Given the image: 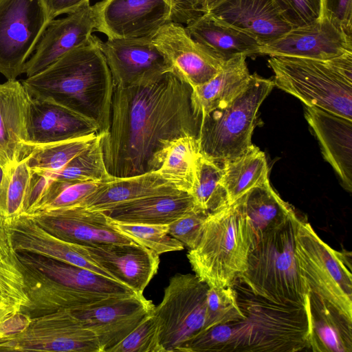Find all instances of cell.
Segmentation results:
<instances>
[{"label":"cell","instance_id":"1","mask_svg":"<svg viewBox=\"0 0 352 352\" xmlns=\"http://www.w3.org/2000/svg\"><path fill=\"white\" fill-rule=\"evenodd\" d=\"M192 87L174 68L146 82L114 86L110 123L101 144L107 172L126 177L157 170L172 140L197 138Z\"/></svg>","mask_w":352,"mask_h":352},{"label":"cell","instance_id":"2","mask_svg":"<svg viewBox=\"0 0 352 352\" xmlns=\"http://www.w3.org/2000/svg\"><path fill=\"white\" fill-rule=\"evenodd\" d=\"M91 40L21 82L32 98L58 103L93 120L100 134L107 132L113 81L100 46Z\"/></svg>","mask_w":352,"mask_h":352},{"label":"cell","instance_id":"3","mask_svg":"<svg viewBox=\"0 0 352 352\" xmlns=\"http://www.w3.org/2000/svg\"><path fill=\"white\" fill-rule=\"evenodd\" d=\"M299 219L294 212L263 234L252 246L246 270L236 280L254 295L273 303L307 308L310 290L295 254Z\"/></svg>","mask_w":352,"mask_h":352},{"label":"cell","instance_id":"4","mask_svg":"<svg viewBox=\"0 0 352 352\" xmlns=\"http://www.w3.org/2000/svg\"><path fill=\"white\" fill-rule=\"evenodd\" d=\"M254 242L241 197L208 214L200 241L187 258L195 274L208 287H228L246 270Z\"/></svg>","mask_w":352,"mask_h":352},{"label":"cell","instance_id":"5","mask_svg":"<svg viewBox=\"0 0 352 352\" xmlns=\"http://www.w3.org/2000/svg\"><path fill=\"white\" fill-rule=\"evenodd\" d=\"M274 87L305 106L352 120V53L330 60L270 56Z\"/></svg>","mask_w":352,"mask_h":352},{"label":"cell","instance_id":"6","mask_svg":"<svg viewBox=\"0 0 352 352\" xmlns=\"http://www.w3.org/2000/svg\"><path fill=\"white\" fill-rule=\"evenodd\" d=\"M274 87L273 80L251 74L236 96L203 116L197 138L200 154L222 164L246 152L253 145L259 108Z\"/></svg>","mask_w":352,"mask_h":352},{"label":"cell","instance_id":"7","mask_svg":"<svg viewBox=\"0 0 352 352\" xmlns=\"http://www.w3.org/2000/svg\"><path fill=\"white\" fill-rule=\"evenodd\" d=\"M237 294L245 319L234 322L232 351H296L309 350L307 307L273 303L244 289Z\"/></svg>","mask_w":352,"mask_h":352},{"label":"cell","instance_id":"8","mask_svg":"<svg viewBox=\"0 0 352 352\" xmlns=\"http://www.w3.org/2000/svg\"><path fill=\"white\" fill-rule=\"evenodd\" d=\"M350 252L336 250L324 242L311 224L299 219L295 254L310 292L352 321V274Z\"/></svg>","mask_w":352,"mask_h":352},{"label":"cell","instance_id":"9","mask_svg":"<svg viewBox=\"0 0 352 352\" xmlns=\"http://www.w3.org/2000/svg\"><path fill=\"white\" fill-rule=\"evenodd\" d=\"M208 287L195 274H177L170 279L153 311L163 352L180 351L204 329Z\"/></svg>","mask_w":352,"mask_h":352},{"label":"cell","instance_id":"10","mask_svg":"<svg viewBox=\"0 0 352 352\" xmlns=\"http://www.w3.org/2000/svg\"><path fill=\"white\" fill-rule=\"evenodd\" d=\"M49 22L42 0H0V73L8 80L24 74Z\"/></svg>","mask_w":352,"mask_h":352},{"label":"cell","instance_id":"11","mask_svg":"<svg viewBox=\"0 0 352 352\" xmlns=\"http://www.w3.org/2000/svg\"><path fill=\"white\" fill-rule=\"evenodd\" d=\"M0 351L101 352L95 334L70 310L32 318L24 331L0 340Z\"/></svg>","mask_w":352,"mask_h":352},{"label":"cell","instance_id":"12","mask_svg":"<svg viewBox=\"0 0 352 352\" xmlns=\"http://www.w3.org/2000/svg\"><path fill=\"white\" fill-rule=\"evenodd\" d=\"M92 7L96 31L107 38L153 37L172 21L167 0H101Z\"/></svg>","mask_w":352,"mask_h":352},{"label":"cell","instance_id":"13","mask_svg":"<svg viewBox=\"0 0 352 352\" xmlns=\"http://www.w3.org/2000/svg\"><path fill=\"white\" fill-rule=\"evenodd\" d=\"M100 46L114 86L146 82L173 69L152 37L107 38L105 41L100 40Z\"/></svg>","mask_w":352,"mask_h":352},{"label":"cell","instance_id":"14","mask_svg":"<svg viewBox=\"0 0 352 352\" xmlns=\"http://www.w3.org/2000/svg\"><path fill=\"white\" fill-rule=\"evenodd\" d=\"M26 215L49 233L74 244L93 246L134 242L116 230L104 212L80 206Z\"/></svg>","mask_w":352,"mask_h":352},{"label":"cell","instance_id":"15","mask_svg":"<svg viewBox=\"0 0 352 352\" xmlns=\"http://www.w3.org/2000/svg\"><path fill=\"white\" fill-rule=\"evenodd\" d=\"M352 53V37L325 16L263 45L260 55L330 60Z\"/></svg>","mask_w":352,"mask_h":352},{"label":"cell","instance_id":"16","mask_svg":"<svg viewBox=\"0 0 352 352\" xmlns=\"http://www.w3.org/2000/svg\"><path fill=\"white\" fill-rule=\"evenodd\" d=\"M155 307L143 294L135 293L93 308L71 311L95 334L101 352H110Z\"/></svg>","mask_w":352,"mask_h":352},{"label":"cell","instance_id":"17","mask_svg":"<svg viewBox=\"0 0 352 352\" xmlns=\"http://www.w3.org/2000/svg\"><path fill=\"white\" fill-rule=\"evenodd\" d=\"M63 18L50 21L25 65L27 77L42 71L67 52L88 43L96 31L90 1Z\"/></svg>","mask_w":352,"mask_h":352},{"label":"cell","instance_id":"18","mask_svg":"<svg viewBox=\"0 0 352 352\" xmlns=\"http://www.w3.org/2000/svg\"><path fill=\"white\" fill-rule=\"evenodd\" d=\"M152 40L192 88L208 82L223 65L192 38L183 24L166 23Z\"/></svg>","mask_w":352,"mask_h":352},{"label":"cell","instance_id":"19","mask_svg":"<svg viewBox=\"0 0 352 352\" xmlns=\"http://www.w3.org/2000/svg\"><path fill=\"white\" fill-rule=\"evenodd\" d=\"M80 246L115 280L135 293L142 294L157 272L160 255L135 242Z\"/></svg>","mask_w":352,"mask_h":352},{"label":"cell","instance_id":"20","mask_svg":"<svg viewBox=\"0 0 352 352\" xmlns=\"http://www.w3.org/2000/svg\"><path fill=\"white\" fill-rule=\"evenodd\" d=\"M208 12L262 45L276 41L293 28L275 0H220Z\"/></svg>","mask_w":352,"mask_h":352},{"label":"cell","instance_id":"21","mask_svg":"<svg viewBox=\"0 0 352 352\" xmlns=\"http://www.w3.org/2000/svg\"><path fill=\"white\" fill-rule=\"evenodd\" d=\"M94 134L100 133L93 120L52 101L32 98L28 122L30 150Z\"/></svg>","mask_w":352,"mask_h":352},{"label":"cell","instance_id":"22","mask_svg":"<svg viewBox=\"0 0 352 352\" xmlns=\"http://www.w3.org/2000/svg\"><path fill=\"white\" fill-rule=\"evenodd\" d=\"M31 99L20 81L0 83V164L6 168L30 151L28 122Z\"/></svg>","mask_w":352,"mask_h":352},{"label":"cell","instance_id":"23","mask_svg":"<svg viewBox=\"0 0 352 352\" xmlns=\"http://www.w3.org/2000/svg\"><path fill=\"white\" fill-rule=\"evenodd\" d=\"M6 223L12 247L16 252L45 256L87 268L115 280L107 271L95 263L80 245L65 241L52 235L26 214H23L11 219Z\"/></svg>","mask_w":352,"mask_h":352},{"label":"cell","instance_id":"24","mask_svg":"<svg viewBox=\"0 0 352 352\" xmlns=\"http://www.w3.org/2000/svg\"><path fill=\"white\" fill-rule=\"evenodd\" d=\"M16 255L19 265L65 289L117 296L135 293L116 280L82 267L34 254L16 252Z\"/></svg>","mask_w":352,"mask_h":352},{"label":"cell","instance_id":"25","mask_svg":"<svg viewBox=\"0 0 352 352\" xmlns=\"http://www.w3.org/2000/svg\"><path fill=\"white\" fill-rule=\"evenodd\" d=\"M305 117L318 140L323 156L347 191H352V120L305 106Z\"/></svg>","mask_w":352,"mask_h":352},{"label":"cell","instance_id":"26","mask_svg":"<svg viewBox=\"0 0 352 352\" xmlns=\"http://www.w3.org/2000/svg\"><path fill=\"white\" fill-rule=\"evenodd\" d=\"M185 28L195 41L222 64L238 56L260 55L263 45L256 39L208 12L188 22Z\"/></svg>","mask_w":352,"mask_h":352},{"label":"cell","instance_id":"27","mask_svg":"<svg viewBox=\"0 0 352 352\" xmlns=\"http://www.w3.org/2000/svg\"><path fill=\"white\" fill-rule=\"evenodd\" d=\"M182 192L156 170L142 175L113 177L103 183L80 206L93 211L106 212L112 208L139 199Z\"/></svg>","mask_w":352,"mask_h":352},{"label":"cell","instance_id":"28","mask_svg":"<svg viewBox=\"0 0 352 352\" xmlns=\"http://www.w3.org/2000/svg\"><path fill=\"white\" fill-rule=\"evenodd\" d=\"M195 210H201L190 194L182 191L139 199L103 212L109 219L118 222L169 225Z\"/></svg>","mask_w":352,"mask_h":352},{"label":"cell","instance_id":"29","mask_svg":"<svg viewBox=\"0 0 352 352\" xmlns=\"http://www.w3.org/2000/svg\"><path fill=\"white\" fill-rule=\"evenodd\" d=\"M309 350L320 352H351L352 321L327 300L309 291Z\"/></svg>","mask_w":352,"mask_h":352},{"label":"cell","instance_id":"30","mask_svg":"<svg viewBox=\"0 0 352 352\" xmlns=\"http://www.w3.org/2000/svg\"><path fill=\"white\" fill-rule=\"evenodd\" d=\"M246 58L238 56L230 59L211 80L192 88V102L200 120L205 114L229 102L245 88L251 75Z\"/></svg>","mask_w":352,"mask_h":352},{"label":"cell","instance_id":"31","mask_svg":"<svg viewBox=\"0 0 352 352\" xmlns=\"http://www.w3.org/2000/svg\"><path fill=\"white\" fill-rule=\"evenodd\" d=\"M221 168L222 184L229 205L270 181L265 154L254 145L242 155L223 163Z\"/></svg>","mask_w":352,"mask_h":352},{"label":"cell","instance_id":"32","mask_svg":"<svg viewBox=\"0 0 352 352\" xmlns=\"http://www.w3.org/2000/svg\"><path fill=\"white\" fill-rule=\"evenodd\" d=\"M243 198L255 233V241L265 232L283 223L295 212L272 188L270 181L252 188Z\"/></svg>","mask_w":352,"mask_h":352},{"label":"cell","instance_id":"33","mask_svg":"<svg viewBox=\"0 0 352 352\" xmlns=\"http://www.w3.org/2000/svg\"><path fill=\"white\" fill-rule=\"evenodd\" d=\"M200 155L198 142L192 136H184L169 142L157 171L182 191L192 189L197 160Z\"/></svg>","mask_w":352,"mask_h":352},{"label":"cell","instance_id":"34","mask_svg":"<svg viewBox=\"0 0 352 352\" xmlns=\"http://www.w3.org/2000/svg\"><path fill=\"white\" fill-rule=\"evenodd\" d=\"M222 168L219 164L200 154L190 194L197 207L206 213L216 212L229 205L227 192L222 184Z\"/></svg>","mask_w":352,"mask_h":352},{"label":"cell","instance_id":"35","mask_svg":"<svg viewBox=\"0 0 352 352\" xmlns=\"http://www.w3.org/2000/svg\"><path fill=\"white\" fill-rule=\"evenodd\" d=\"M102 134L89 135L54 144L34 147L23 159L31 170L54 173L90 147Z\"/></svg>","mask_w":352,"mask_h":352},{"label":"cell","instance_id":"36","mask_svg":"<svg viewBox=\"0 0 352 352\" xmlns=\"http://www.w3.org/2000/svg\"><path fill=\"white\" fill-rule=\"evenodd\" d=\"M100 137L62 169L46 173L53 179L69 182H108L113 176L105 166ZM43 172V171H42Z\"/></svg>","mask_w":352,"mask_h":352},{"label":"cell","instance_id":"37","mask_svg":"<svg viewBox=\"0 0 352 352\" xmlns=\"http://www.w3.org/2000/svg\"><path fill=\"white\" fill-rule=\"evenodd\" d=\"M110 222L120 232L158 255L184 248L168 234V225L122 223L111 219Z\"/></svg>","mask_w":352,"mask_h":352},{"label":"cell","instance_id":"38","mask_svg":"<svg viewBox=\"0 0 352 352\" xmlns=\"http://www.w3.org/2000/svg\"><path fill=\"white\" fill-rule=\"evenodd\" d=\"M51 179V183L45 195L30 214L80 206L86 198L106 182H69L55 180L52 177Z\"/></svg>","mask_w":352,"mask_h":352},{"label":"cell","instance_id":"39","mask_svg":"<svg viewBox=\"0 0 352 352\" xmlns=\"http://www.w3.org/2000/svg\"><path fill=\"white\" fill-rule=\"evenodd\" d=\"M245 319L232 287H209L206 294V320L203 330Z\"/></svg>","mask_w":352,"mask_h":352},{"label":"cell","instance_id":"40","mask_svg":"<svg viewBox=\"0 0 352 352\" xmlns=\"http://www.w3.org/2000/svg\"><path fill=\"white\" fill-rule=\"evenodd\" d=\"M32 175L25 159L9 168L1 215L7 221L23 214L24 204Z\"/></svg>","mask_w":352,"mask_h":352},{"label":"cell","instance_id":"41","mask_svg":"<svg viewBox=\"0 0 352 352\" xmlns=\"http://www.w3.org/2000/svg\"><path fill=\"white\" fill-rule=\"evenodd\" d=\"M110 352H163L159 342L158 327L153 311Z\"/></svg>","mask_w":352,"mask_h":352},{"label":"cell","instance_id":"42","mask_svg":"<svg viewBox=\"0 0 352 352\" xmlns=\"http://www.w3.org/2000/svg\"><path fill=\"white\" fill-rule=\"evenodd\" d=\"M234 322L202 330L181 349L182 352L232 351L234 341Z\"/></svg>","mask_w":352,"mask_h":352},{"label":"cell","instance_id":"43","mask_svg":"<svg viewBox=\"0 0 352 352\" xmlns=\"http://www.w3.org/2000/svg\"><path fill=\"white\" fill-rule=\"evenodd\" d=\"M29 305L21 273L0 264V307L23 311Z\"/></svg>","mask_w":352,"mask_h":352},{"label":"cell","instance_id":"44","mask_svg":"<svg viewBox=\"0 0 352 352\" xmlns=\"http://www.w3.org/2000/svg\"><path fill=\"white\" fill-rule=\"evenodd\" d=\"M293 28L314 23L323 16L322 0H275Z\"/></svg>","mask_w":352,"mask_h":352},{"label":"cell","instance_id":"45","mask_svg":"<svg viewBox=\"0 0 352 352\" xmlns=\"http://www.w3.org/2000/svg\"><path fill=\"white\" fill-rule=\"evenodd\" d=\"M208 214L202 210L189 212L168 225V234L193 250L200 241Z\"/></svg>","mask_w":352,"mask_h":352},{"label":"cell","instance_id":"46","mask_svg":"<svg viewBox=\"0 0 352 352\" xmlns=\"http://www.w3.org/2000/svg\"><path fill=\"white\" fill-rule=\"evenodd\" d=\"M323 16L351 35L352 0H322Z\"/></svg>","mask_w":352,"mask_h":352},{"label":"cell","instance_id":"47","mask_svg":"<svg viewBox=\"0 0 352 352\" xmlns=\"http://www.w3.org/2000/svg\"><path fill=\"white\" fill-rule=\"evenodd\" d=\"M172 9V21L187 24L206 12V0H167Z\"/></svg>","mask_w":352,"mask_h":352},{"label":"cell","instance_id":"48","mask_svg":"<svg viewBox=\"0 0 352 352\" xmlns=\"http://www.w3.org/2000/svg\"><path fill=\"white\" fill-rule=\"evenodd\" d=\"M51 181V177L46 173L32 170L23 214H30L34 210L45 195Z\"/></svg>","mask_w":352,"mask_h":352},{"label":"cell","instance_id":"49","mask_svg":"<svg viewBox=\"0 0 352 352\" xmlns=\"http://www.w3.org/2000/svg\"><path fill=\"white\" fill-rule=\"evenodd\" d=\"M18 262L6 220L0 214V264L12 271L20 272Z\"/></svg>","mask_w":352,"mask_h":352},{"label":"cell","instance_id":"50","mask_svg":"<svg viewBox=\"0 0 352 352\" xmlns=\"http://www.w3.org/2000/svg\"><path fill=\"white\" fill-rule=\"evenodd\" d=\"M32 318L22 311H16L0 320V340L12 337L25 329Z\"/></svg>","mask_w":352,"mask_h":352},{"label":"cell","instance_id":"51","mask_svg":"<svg viewBox=\"0 0 352 352\" xmlns=\"http://www.w3.org/2000/svg\"><path fill=\"white\" fill-rule=\"evenodd\" d=\"M89 1L90 0H42L50 21L59 15L74 12Z\"/></svg>","mask_w":352,"mask_h":352},{"label":"cell","instance_id":"52","mask_svg":"<svg viewBox=\"0 0 352 352\" xmlns=\"http://www.w3.org/2000/svg\"><path fill=\"white\" fill-rule=\"evenodd\" d=\"M9 168H5L0 164V210L2 205L6 182L8 179Z\"/></svg>","mask_w":352,"mask_h":352},{"label":"cell","instance_id":"53","mask_svg":"<svg viewBox=\"0 0 352 352\" xmlns=\"http://www.w3.org/2000/svg\"><path fill=\"white\" fill-rule=\"evenodd\" d=\"M20 311L12 308H6L0 307V320L12 314L14 312Z\"/></svg>","mask_w":352,"mask_h":352},{"label":"cell","instance_id":"54","mask_svg":"<svg viewBox=\"0 0 352 352\" xmlns=\"http://www.w3.org/2000/svg\"><path fill=\"white\" fill-rule=\"evenodd\" d=\"M220 0H206L205 9L207 12L214 5H215Z\"/></svg>","mask_w":352,"mask_h":352}]
</instances>
